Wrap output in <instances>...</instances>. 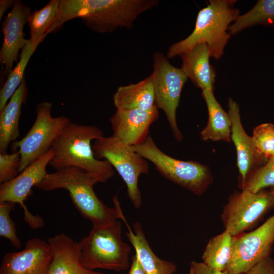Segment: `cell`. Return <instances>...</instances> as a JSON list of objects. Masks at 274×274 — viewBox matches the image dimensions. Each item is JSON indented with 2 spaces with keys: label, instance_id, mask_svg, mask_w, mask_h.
Listing matches in <instances>:
<instances>
[{
  "label": "cell",
  "instance_id": "obj_1",
  "mask_svg": "<svg viewBox=\"0 0 274 274\" xmlns=\"http://www.w3.org/2000/svg\"><path fill=\"white\" fill-rule=\"evenodd\" d=\"M157 0H59L55 20L46 32L59 29L67 21L79 17L92 31L112 32L129 28L143 12L158 5Z\"/></svg>",
  "mask_w": 274,
  "mask_h": 274
},
{
  "label": "cell",
  "instance_id": "obj_2",
  "mask_svg": "<svg viewBox=\"0 0 274 274\" xmlns=\"http://www.w3.org/2000/svg\"><path fill=\"white\" fill-rule=\"evenodd\" d=\"M100 183L98 178L76 167L56 170L49 174L35 187L49 191L57 189L67 190L76 208L92 226H106L121 219L125 220L117 197L113 198L114 208L105 204L96 196L93 186Z\"/></svg>",
  "mask_w": 274,
  "mask_h": 274
},
{
  "label": "cell",
  "instance_id": "obj_3",
  "mask_svg": "<svg viewBox=\"0 0 274 274\" xmlns=\"http://www.w3.org/2000/svg\"><path fill=\"white\" fill-rule=\"evenodd\" d=\"M102 136V131L95 125L70 122L51 147L53 155L49 165L56 170L80 168L97 177L100 183L106 182L114 176V168L107 160L95 158L91 145L92 141Z\"/></svg>",
  "mask_w": 274,
  "mask_h": 274
},
{
  "label": "cell",
  "instance_id": "obj_4",
  "mask_svg": "<svg viewBox=\"0 0 274 274\" xmlns=\"http://www.w3.org/2000/svg\"><path fill=\"white\" fill-rule=\"evenodd\" d=\"M235 0H211L201 9L192 32L186 38L173 44L166 53L168 59L187 52L199 44H206L210 57L220 59L230 35L228 28L239 16Z\"/></svg>",
  "mask_w": 274,
  "mask_h": 274
},
{
  "label": "cell",
  "instance_id": "obj_5",
  "mask_svg": "<svg viewBox=\"0 0 274 274\" xmlns=\"http://www.w3.org/2000/svg\"><path fill=\"white\" fill-rule=\"evenodd\" d=\"M80 261L85 268L117 272L130 266V247L122 240V223L117 220L106 226H92L79 242Z\"/></svg>",
  "mask_w": 274,
  "mask_h": 274
},
{
  "label": "cell",
  "instance_id": "obj_6",
  "mask_svg": "<svg viewBox=\"0 0 274 274\" xmlns=\"http://www.w3.org/2000/svg\"><path fill=\"white\" fill-rule=\"evenodd\" d=\"M132 147L141 156L153 163L164 177L197 195H202L212 182L208 166L167 155L157 146L149 134L143 143Z\"/></svg>",
  "mask_w": 274,
  "mask_h": 274
},
{
  "label": "cell",
  "instance_id": "obj_7",
  "mask_svg": "<svg viewBox=\"0 0 274 274\" xmlns=\"http://www.w3.org/2000/svg\"><path fill=\"white\" fill-rule=\"evenodd\" d=\"M95 158L105 159L115 168L127 187L128 196L133 207L142 205V196L138 187L139 178L147 175L149 167L147 160L132 147L114 136H102L94 141L92 145Z\"/></svg>",
  "mask_w": 274,
  "mask_h": 274
},
{
  "label": "cell",
  "instance_id": "obj_8",
  "mask_svg": "<svg viewBox=\"0 0 274 274\" xmlns=\"http://www.w3.org/2000/svg\"><path fill=\"white\" fill-rule=\"evenodd\" d=\"M52 108L50 102L39 103L36 119L30 130L21 140L11 144L12 151H18L21 156L20 173L50 149L53 142L71 122L64 115L53 117Z\"/></svg>",
  "mask_w": 274,
  "mask_h": 274
},
{
  "label": "cell",
  "instance_id": "obj_9",
  "mask_svg": "<svg viewBox=\"0 0 274 274\" xmlns=\"http://www.w3.org/2000/svg\"><path fill=\"white\" fill-rule=\"evenodd\" d=\"M153 72L150 75L155 93V105L165 113L174 138L182 140L176 119L183 87L187 77L181 68L172 65L166 56L161 52L153 56Z\"/></svg>",
  "mask_w": 274,
  "mask_h": 274
},
{
  "label": "cell",
  "instance_id": "obj_10",
  "mask_svg": "<svg viewBox=\"0 0 274 274\" xmlns=\"http://www.w3.org/2000/svg\"><path fill=\"white\" fill-rule=\"evenodd\" d=\"M271 208L273 202L270 191L255 193L242 190L229 196L221 218L225 230L235 236L251 229Z\"/></svg>",
  "mask_w": 274,
  "mask_h": 274
},
{
  "label": "cell",
  "instance_id": "obj_11",
  "mask_svg": "<svg viewBox=\"0 0 274 274\" xmlns=\"http://www.w3.org/2000/svg\"><path fill=\"white\" fill-rule=\"evenodd\" d=\"M274 244V215L255 229L233 236L228 274H242L270 257Z\"/></svg>",
  "mask_w": 274,
  "mask_h": 274
},
{
  "label": "cell",
  "instance_id": "obj_12",
  "mask_svg": "<svg viewBox=\"0 0 274 274\" xmlns=\"http://www.w3.org/2000/svg\"><path fill=\"white\" fill-rule=\"evenodd\" d=\"M53 155V152L50 149L14 179L0 185V202L19 203L24 211V221L32 229L43 227L44 222L40 216L33 215L28 211L24 201L31 194L32 188L41 182L47 175L46 167Z\"/></svg>",
  "mask_w": 274,
  "mask_h": 274
},
{
  "label": "cell",
  "instance_id": "obj_13",
  "mask_svg": "<svg viewBox=\"0 0 274 274\" xmlns=\"http://www.w3.org/2000/svg\"><path fill=\"white\" fill-rule=\"evenodd\" d=\"M51 260L48 242L32 238L26 242L21 251L5 255L0 274H48Z\"/></svg>",
  "mask_w": 274,
  "mask_h": 274
},
{
  "label": "cell",
  "instance_id": "obj_14",
  "mask_svg": "<svg viewBox=\"0 0 274 274\" xmlns=\"http://www.w3.org/2000/svg\"><path fill=\"white\" fill-rule=\"evenodd\" d=\"M31 10L30 7L23 4L20 1H15L11 11L3 23L4 40L0 50V63L6 76L12 71L13 63L17 60L19 51L29 41L24 37L23 28L31 14Z\"/></svg>",
  "mask_w": 274,
  "mask_h": 274
},
{
  "label": "cell",
  "instance_id": "obj_15",
  "mask_svg": "<svg viewBox=\"0 0 274 274\" xmlns=\"http://www.w3.org/2000/svg\"><path fill=\"white\" fill-rule=\"evenodd\" d=\"M158 117L155 105L148 110L116 109L110 118L113 135L131 147L139 145L146 140L150 125Z\"/></svg>",
  "mask_w": 274,
  "mask_h": 274
},
{
  "label": "cell",
  "instance_id": "obj_16",
  "mask_svg": "<svg viewBox=\"0 0 274 274\" xmlns=\"http://www.w3.org/2000/svg\"><path fill=\"white\" fill-rule=\"evenodd\" d=\"M228 107L231 123V140L236 151L237 166L242 183L251 171L266 163L268 159L258 153L253 145L252 138L245 131L237 102L229 98Z\"/></svg>",
  "mask_w": 274,
  "mask_h": 274
},
{
  "label": "cell",
  "instance_id": "obj_17",
  "mask_svg": "<svg viewBox=\"0 0 274 274\" xmlns=\"http://www.w3.org/2000/svg\"><path fill=\"white\" fill-rule=\"evenodd\" d=\"M52 260L48 274H104L84 267L79 242L62 233L49 238Z\"/></svg>",
  "mask_w": 274,
  "mask_h": 274
},
{
  "label": "cell",
  "instance_id": "obj_18",
  "mask_svg": "<svg viewBox=\"0 0 274 274\" xmlns=\"http://www.w3.org/2000/svg\"><path fill=\"white\" fill-rule=\"evenodd\" d=\"M181 68L192 83L203 90H213L216 71L210 63V51L204 43L197 45L190 51L179 55Z\"/></svg>",
  "mask_w": 274,
  "mask_h": 274
},
{
  "label": "cell",
  "instance_id": "obj_19",
  "mask_svg": "<svg viewBox=\"0 0 274 274\" xmlns=\"http://www.w3.org/2000/svg\"><path fill=\"white\" fill-rule=\"evenodd\" d=\"M27 87L25 78L9 102L0 111V154L7 153L10 144L19 136L21 109L26 101Z\"/></svg>",
  "mask_w": 274,
  "mask_h": 274
},
{
  "label": "cell",
  "instance_id": "obj_20",
  "mask_svg": "<svg viewBox=\"0 0 274 274\" xmlns=\"http://www.w3.org/2000/svg\"><path fill=\"white\" fill-rule=\"evenodd\" d=\"M133 228V232L129 228L126 235L133 246L135 255L146 274H174L177 270L176 265L156 256L146 238L141 224L135 222Z\"/></svg>",
  "mask_w": 274,
  "mask_h": 274
},
{
  "label": "cell",
  "instance_id": "obj_21",
  "mask_svg": "<svg viewBox=\"0 0 274 274\" xmlns=\"http://www.w3.org/2000/svg\"><path fill=\"white\" fill-rule=\"evenodd\" d=\"M207 107L209 119L206 126L200 132L203 141L229 142L231 140V120L216 100L212 89L202 90Z\"/></svg>",
  "mask_w": 274,
  "mask_h": 274
},
{
  "label": "cell",
  "instance_id": "obj_22",
  "mask_svg": "<svg viewBox=\"0 0 274 274\" xmlns=\"http://www.w3.org/2000/svg\"><path fill=\"white\" fill-rule=\"evenodd\" d=\"M116 109L148 110L155 106V93L150 75L134 84L119 86L113 96Z\"/></svg>",
  "mask_w": 274,
  "mask_h": 274
},
{
  "label": "cell",
  "instance_id": "obj_23",
  "mask_svg": "<svg viewBox=\"0 0 274 274\" xmlns=\"http://www.w3.org/2000/svg\"><path fill=\"white\" fill-rule=\"evenodd\" d=\"M233 238L224 230L210 238L202 255V262L217 270H226L232 255Z\"/></svg>",
  "mask_w": 274,
  "mask_h": 274
},
{
  "label": "cell",
  "instance_id": "obj_24",
  "mask_svg": "<svg viewBox=\"0 0 274 274\" xmlns=\"http://www.w3.org/2000/svg\"><path fill=\"white\" fill-rule=\"evenodd\" d=\"M256 25H274V0H259L247 12L239 15L228 28V32L235 35L243 29Z\"/></svg>",
  "mask_w": 274,
  "mask_h": 274
},
{
  "label": "cell",
  "instance_id": "obj_25",
  "mask_svg": "<svg viewBox=\"0 0 274 274\" xmlns=\"http://www.w3.org/2000/svg\"><path fill=\"white\" fill-rule=\"evenodd\" d=\"M59 0H51L44 8L36 10L29 16L27 20L30 28L32 46L37 48L46 37V34L53 23L59 9Z\"/></svg>",
  "mask_w": 274,
  "mask_h": 274
},
{
  "label": "cell",
  "instance_id": "obj_26",
  "mask_svg": "<svg viewBox=\"0 0 274 274\" xmlns=\"http://www.w3.org/2000/svg\"><path fill=\"white\" fill-rule=\"evenodd\" d=\"M29 40L28 43L22 49L20 60L15 68L8 76L7 80L0 91V111L7 104L9 99L21 84L24 76V73L28 62L36 49Z\"/></svg>",
  "mask_w": 274,
  "mask_h": 274
},
{
  "label": "cell",
  "instance_id": "obj_27",
  "mask_svg": "<svg viewBox=\"0 0 274 274\" xmlns=\"http://www.w3.org/2000/svg\"><path fill=\"white\" fill-rule=\"evenodd\" d=\"M274 187V156L268 159L264 164L254 169L241 183L242 190L257 193L266 188Z\"/></svg>",
  "mask_w": 274,
  "mask_h": 274
},
{
  "label": "cell",
  "instance_id": "obj_28",
  "mask_svg": "<svg viewBox=\"0 0 274 274\" xmlns=\"http://www.w3.org/2000/svg\"><path fill=\"white\" fill-rule=\"evenodd\" d=\"M251 138L259 154L267 159L274 156V124L259 125L254 128Z\"/></svg>",
  "mask_w": 274,
  "mask_h": 274
},
{
  "label": "cell",
  "instance_id": "obj_29",
  "mask_svg": "<svg viewBox=\"0 0 274 274\" xmlns=\"http://www.w3.org/2000/svg\"><path fill=\"white\" fill-rule=\"evenodd\" d=\"M15 204L10 201L0 202V236L8 239L14 247L19 248L21 242L17 236L15 224L10 216V212L15 209Z\"/></svg>",
  "mask_w": 274,
  "mask_h": 274
},
{
  "label": "cell",
  "instance_id": "obj_30",
  "mask_svg": "<svg viewBox=\"0 0 274 274\" xmlns=\"http://www.w3.org/2000/svg\"><path fill=\"white\" fill-rule=\"evenodd\" d=\"M21 156L18 151L0 154V183L9 182L19 174Z\"/></svg>",
  "mask_w": 274,
  "mask_h": 274
},
{
  "label": "cell",
  "instance_id": "obj_31",
  "mask_svg": "<svg viewBox=\"0 0 274 274\" xmlns=\"http://www.w3.org/2000/svg\"><path fill=\"white\" fill-rule=\"evenodd\" d=\"M188 274H228L226 270L221 271L213 268L203 262L192 261L190 263Z\"/></svg>",
  "mask_w": 274,
  "mask_h": 274
},
{
  "label": "cell",
  "instance_id": "obj_32",
  "mask_svg": "<svg viewBox=\"0 0 274 274\" xmlns=\"http://www.w3.org/2000/svg\"><path fill=\"white\" fill-rule=\"evenodd\" d=\"M242 274H274V260L267 258Z\"/></svg>",
  "mask_w": 274,
  "mask_h": 274
},
{
  "label": "cell",
  "instance_id": "obj_33",
  "mask_svg": "<svg viewBox=\"0 0 274 274\" xmlns=\"http://www.w3.org/2000/svg\"><path fill=\"white\" fill-rule=\"evenodd\" d=\"M131 259L132 262L128 274H146L135 254L131 257Z\"/></svg>",
  "mask_w": 274,
  "mask_h": 274
},
{
  "label": "cell",
  "instance_id": "obj_34",
  "mask_svg": "<svg viewBox=\"0 0 274 274\" xmlns=\"http://www.w3.org/2000/svg\"><path fill=\"white\" fill-rule=\"evenodd\" d=\"M15 2L14 0H1L0 1V20H1L5 12L12 6H13Z\"/></svg>",
  "mask_w": 274,
  "mask_h": 274
},
{
  "label": "cell",
  "instance_id": "obj_35",
  "mask_svg": "<svg viewBox=\"0 0 274 274\" xmlns=\"http://www.w3.org/2000/svg\"><path fill=\"white\" fill-rule=\"evenodd\" d=\"M269 191L270 192L271 195L272 197V202H273V208L274 209V187L271 188Z\"/></svg>",
  "mask_w": 274,
  "mask_h": 274
}]
</instances>
